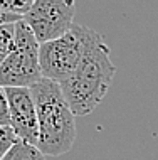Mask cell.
Returning a JSON list of instances; mask_svg holds the SVG:
<instances>
[{
  "instance_id": "6da1fadb",
  "label": "cell",
  "mask_w": 158,
  "mask_h": 160,
  "mask_svg": "<svg viewBox=\"0 0 158 160\" xmlns=\"http://www.w3.org/2000/svg\"><path fill=\"white\" fill-rule=\"evenodd\" d=\"M116 66L109 58V47L99 32H94L78 69L61 83L64 98L76 116H88L108 93Z\"/></svg>"
},
{
  "instance_id": "7a4b0ae2",
  "label": "cell",
  "mask_w": 158,
  "mask_h": 160,
  "mask_svg": "<svg viewBox=\"0 0 158 160\" xmlns=\"http://www.w3.org/2000/svg\"><path fill=\"white\" fill-rule=\"evenodd\" d=\"M31 91L39 122L37 148L49 157L67 153L76 142V115L64 98L61 84L42 78Z\"/></svg>"
},
{
  "instance_id": "3957f363",
  "label": "cell",
  "mask_w": 158,
  "mask_h": 160,
  "mask_svg": "<svg viewBox=\"0 0 158 160\" xmlns=\"http://www.w3.org/2000/svg\"><path fill=\"white\" fill-rule=\"evenodd\" d=\"M94 29L83 24H74L66 36L41 44L39 64L42 78L61 84L78 69L86 49L94 36Z\"/></svg>"
},
{
  "instance_id": "277c9868",
  "label": "cell",
  "mask_w": 158,
  "mask_h": 160,
  "mask_svg": "<svg viewBox=\"0 0 158 160\" xmlns=\"http://www.w3.org/2000/svg\"><path fill=\"white\" fill-rule=\"evenodd\" d=\"M39 47L34 32L22 20L15 24L14 47L0 64V88H32L42 79Z\"/></svg>"
},
{
  "instance_id": "5b68a950",
  "label": "cell",
  "mask_w": 158,
  "mask_h": 160,
  "mask_svg": "<svg viewBox=\"0 0 158 160\" xmlns=\"http://www.w3.org/2000/svg\"><path fill=\"white\" fill-rule=\"evenodd\" d=\"M76 3L71 0H36L32 8L24 15L39 44L66 36L74 25Z\"/></svg>"
},
{
  "instance_id": "8992f818",
  "label": "cell",
  "mask_w": 158,
  "mask_h": 160,
  "mask_svg": "<svg viewBox=\"0 0 158 160\" xmlns=\"http://www.w3.org/2000/svg\"><path fill=\"white\" fill-rule=\"evenodd\" d=\"M10 113V128L20 142L37 147L39 142V122L37 108L31 88H5Z\"/></svg>"
},
{
  "instance_id": "52a82bcc",
  "label": "cell",
  "mask_w": 158,
  "mask_h": 160,
  "mask_svg": "<svg viewBox=\"0 0 158 160\" xmlns=\"http://www.w3.org/2000/svg\"><path fill=\"white\" fill-rule=\"evenodd\" d=\"M2 160H45V155L36 145L19 140Z\"/></svg>"
},
{
  "instance_id": "ba28073f",
  "label": "cell",
  "mask_w": 158,
  "mask_h": 160,
  "mask_svg": "<svg viewBox=\"0 0 158 160\" xmlns=\"http://www.w3.org/2000/svg\"><path fill=\"white\" fill-rule=\"evenodd\" d=\"M17 24V22H15ZM15 24H5L0 25V64L3 59L10 54L14 47V37H15Z\"/></svg>"
},
{
  "instance_id": "9c48e42d",
  "label": "cell",
  "mask_w": 158,
  "mask_h": 160,
  "mask_svg": "<svg viewBox=\"0 0 158 160\" xmlns=\"http://www.w3.org/2000/svg\"><path fill=\"white\" fill-rule=\"evenodd\" d=\"M32 0H0V10L7 14H14L24 17L32 8Z\"/></svg>"
},
{
  "instance_id": "30bf717a",
  "label": "cell",
  "mask_w": 158,
  "mask_h": 160,
  "mask_svg": "<svg viewBox=\"0 0 158 160\" xmlns=\"http://www.w3.org/2000/svg\"><path fill=\"white\" fill-rule=\"evenodd\" d=\"M19 138H17L15 132L10 127H2L0 128V160L8 153V150L14 147Z\"/></svg>"
},
{
  "instance_id": "8fae6325",
  "label": "cell",
  "mask_w": 158,
  "mask_h": 160,
  "mask_svg": "<svg viewBox=\"0 0 158 160\" xmlns=\"http://www.w3.org/2000/svg\"><path fill=\"white\" fill-rule=\"evenodd\" d=\"M10 127V113H8V101L5 91L0 88V128Z\"/></svg>"
},
{
  "instance_id": "7c38bea8",
  "label": "cell",
  "mask_w": 158,
  "mask_h": 160,
  "mask_svg": "<svg viewBox=\"0 0 158 160\" xmlns=\"http://www.w3.org/2000/svg\"><path fill=\"white\" fill-rule=\"evenodd\" d=\"M24 17L20 15H14V14H7V12L0 10V25H5V24H15L19 20H22Z\"/></svg>"
}]
</instances>
